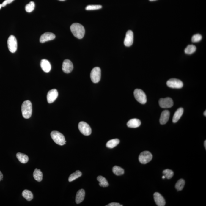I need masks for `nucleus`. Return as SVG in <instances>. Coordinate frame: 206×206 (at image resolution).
<instances>
[{
  "label": "nucleus",
  "mask_w": 206,
  "mask_h": 206,
  "mask_svg": "<svg viewBox=\"0 0 206 206\" xmlns=\"http://www.w3.org/2000/svg\"><path fill=\"white\" fill-rule=\"evenodd\" d=\"M141 125L140 120L136 118H133L130 119L128 122L127 125L128 127L130 128H136L139 127Z\"/></svg>",
  "instance_id": "nucleus-19"
},
{
  "label": "nucleus",
  "mask_w": 206,
  "mask_h": 206,
  "mask_svg": "<svg viewBox=\"0 0 206 206\" xmlns=\"http://www.w3.org/2000/svg\"><path fill=\"white\" fill-rule=\"evenodd\" d=\"M153 197H154L155 202L157 205L165 206L166 202L165 199L160 193L158 192H155L153 194Z\"/></svg>",
  "instance_id": "nucleus-15"
},
{
  "label": "nucleus",
  "mask_w": 206,
  "mask_h": 206,
  "mask_svg": "<svg viewBox=\"0 0 206 206\" xmlns=\"http://www.w3.org/2000/svg\"><path fill=\"white\" fill-rule=\"evenodd\" d=\"M59 1H65V0H59Z\"/></svg>",
  "instance_id": "nucleus-42"
},
{
  "label": "nucleus",
  "mask_w": 206,
  "mask_h": 206,
  "mask_svg": "<svg viewBox=\"0 0 206 206\" xmlns=\"http://www.w3.org/2000/svg\"><path fill=\"white\" fill-rule=\"evenodd\" d=\"M17 158L19 161L22 163L25 164L28 162L29 158L26 155L21 153H18L17 154Z\"/></svg>",
  "instance_id": "nucleus-22"
},
{
  "label": "nucleus",
  "mask_w": 206,
  "mask_h": 206,
  "mask_svg": "<svg viewBox=\"0 0 206 206\" xmlns=\"http://www.w3.org/2000/svg\"><path fill=\"white\" fill-rule=\"evenodd\" d=\"M107 206H122L123 205H121L119 204V203H111L110 204H108V205H106Z\"/></svg>",
  "instance_id": "nucleus-35"
},
{
  "label": "nucleus",
  "mask_w": 206,
  "mask_h": 206,
  "mask_svg": "<svg viewBox=\"0 0 206 206\" xmlns=\"http://www.w3.org/2000/svg\"><path fill=\"white\" fill-rule=\"evenodd\" d=\"M153 156L151 153L149 151H144L140 154L139 157V160L140 162L142 164H146L152 159Z\"/></svg>",
  "instance_id": "nucleus-6"
},
{
  "label": "nucleus",
  "mask_w": 206,
  "mask_h": 206,
  "mask_svg": "<svg viewBox=\"0 0 206 206\" xmlns=\"http://www.w3.org/2000/svg\"><path fill=\"white\" fill-rule=\"evenodd\" d=\"M170 116V112L167 110H164L161 113L160 122L161 125H165L168 122Z\"/></svg>",
  "instance_id": "nucleus-16"
},
{
  "label": "nucleus",
  "mask_w": 206,
  "mask_h": 206,
  "mask_svg": "<svg viewBox=\"0 0 206 206\" xmlns=\"http://www.w3.org/2000/svg\"><path fill=\"white\" fill-rule=\"evenodd\" d=\"M70 30L73 34L78 39H81L84 37L85 29L84 26L79 23H74L70 26Z\"/></svg>",
  "instance_id": "nucleus-1"
},
{
  "label": "nucleus",
  "mask_w": 206,
  "mask_h": 206,
  "mask_svg": "<svg viewBox=\"0 0 206 206\" xmlns=\"http://www.w3.org/2000/svg\"><path fill=\"white\" fill-rule=\"evenodd\" d=\"M184 112V109L182 108H180L176 110L174 114L173 118V122L174 123L177 122L181 118Z\"/></svg>",
  "instance_id": "nucleus-20"
},
{
  "label": "nucleus",
  "mask_w": 206,
  "mask_h": 206,
  "mask_svg": "<svg viewBox=\"0 0 206 206\" xmlns=\"http://www.w3.org/2000/svg\"><path fill=\"white\" fill-rule=\"evenodd\" d=\"M204 146L205 147V149H206V140L205 141H204Z\"/></svg>",
  "instance_id": "nucleus-37"
},
{
  "label": "nucleus",
  "mask_w": 206,
  "mask_h": 206,
  "mask_svg": "<svg viewBox=\"0 0 206 206\" xmlns=\"http://www.w3.org/2000/svg\"><path fill=\"white\" fill-rule=\"evenodd\" d=\"M204 115L205 116V117L206 116V111H204Z\"/></svg>",
  "instance_id": "nucleus-38"
},
{
  "label": "nucleus",
  "mask_w": 206,
  "mask_h": 206,
  "mask_svg": "<svg viewBox=\"0 0 206 206\" xmlns=\"http://www.w3.org/2000/svg\"><path fill=\"white\" fill-rule=\"evenodd\" d=\"M134 97L141 104H144L147 101L146 94L142 90L136 89L134 92Z\"/></svg>",
  "instance_id": "nucleus-4"
},
{
  "label": "nucleus",
  "mask_w": 206,
  "mask_h": 206,
  "mask_svg": "<svg viewBox=\"0 0 206 206\" xmlns=\"http://www.w3.org/2000/svg\"><path fill=\"white\" fill-rule=\"evenodd\" d=\"M196 51V47L194 45H189L185 48L184 52L187 54H192Z\"/></svg>",
  "instance_id": "nucleus-28"
},
{
  "label": "nucleus",
  "mask_w": 206,
  "mask_h": 206,
  "mask_svg": "<svg viewBox=\"0 0 206 206\" xmlns=\"http://www.w3.org/2000/svg\"><path fill=\"white\" fill-rule=\"evenodd\" d=\"M41 67L43 70L46 73L49 72L51 71V66L50 63L46 59H43L41 62Z\"/></svg>",
  "instance_id": "nucleus-18"
},
{
  "label": "nucleus",
  "mask_w": 206,
  "mask_h": 206,
  "mask_svg": "<svg viewBox=\"0 0 206 206\" xmlns=\"http://www.w3.org/2000/svg\"><path fill=\"white\" fill-rule=\"evenodd\" d=\"M163 174L165 176V178L168 179H170L173 177L174 172L173 171L169 169H166L163 171Z\"/></svg>",
  "instance_id": "nucleus-30"
},
{
  "label": "nucleus",
  "mask_w": 206,
  "mask_h": 206,
  "mask_svg": "<svg viewBox=\"0 0 206 206\" xmlns=\"http://www.w3.org/2000/svg\"><path fill=\"white\" fill-rule=\"evenodd\" d=\"M120 141L118 139H115L110 140L106 144V147L110 149H112L119 143Z\"/></svg>",
  "instance_id": "nucleus-23"
},
{
  "label": "nucleus",
  "mask_w": 206,
  "mask_h": 206,
  "mask_svg": "<svg viewBox=\"0 0 206 206\" xmlns=\"http://www.w3.org/2000/svg\"><path fill=\"white\" fill-rule=\"evenodd\" d=\"M82 174L81 172L80 171H76L75 173L71 174L70 176L68 178V181L70 182L76 180V179L81 177L82 176Z\"/></svg>",
  "instance_id": "nucleus-26"
},
{
  "label": "nucleus",
  "mask_w": 206,
  "mask_h": 206,
  "mask_svg": "<svg viewBox=\"0 0 206 206\" xmlns=\"http://www.w3.org/2000/svg\"><path fill=\"white\" fill-rule=\"evenodd\" d=\"M14 0H5L4 2L2 4V7H4L8 4H10L11 3L13 2Z\"/></svg>",
  "instance_id": "nucleus-34"
},
{
  "label": "nucleus",
  "mask_w": 206,
  "mask_h": 206,
  "mask_svg": "<svg viewBox=\"0 0 206 206\" xmlns=\"http://www.w3.org/2000/svg\"><path fill=\"white\" fill-rule=\"evenodd\" d=\"M22 195L24 198L26 199L27 201H31L33 199V194L30 191L28 190H25L22 192Z\"/></svg>",
  "instance_id": "nucleus-24"
},
{
  "label": "nucleus",
  "mask_w": 206,
  "mask_h": 206,
  "mask_svg": "<svg viewBox=\"0 0 206 206\" xmlns=\"http://www.w3.org/2000/svg\"><path fill=\"white\" fill-rule=\"evenodd\" d=\"M167 85L170 88L180 89L183 87V83L181 81L176 78H172L168 80L166 83Z\"/></svg>",
  "instance_id": "nucleus-9"
},
{
  "label": "nucleus",
  "mask_w": 206,
  "mask_h": 206,
  "mask_svg": "<svg viewBox=\"0 0 206 206\" xmlns=\"http://www.w3.org/2000/svg\"><path fill=\"white\" fill-rule=\"evenodd\" d=\"M3 177V176L2 173H1V172L0 171V181H1V180H2Z\"/></svg>",
  "instance_id": "nucleus-36"
},
{
  "label": "nucleus",
  "mask_w": 206,
  "mask_h": 206,
  "mask_svg": "<svg viewBox=\"0 0 206 206\" xmlns=\"http://www.w3.org/2000/svg\"><path fill=\"white\" fill-rule=\"evenodd\" d=\"M8 48L12 53H15L17 49V42L15 36L11 35L7 40Z\"/></svg>",
  "instance_id": "nucleus-5"
},
{
  "label": "nucleus",
  "mask_w": 206,
  "mask_h": 206,
  "mask_svg": "<svg viewBox=\"0 0 206 206\" xmlns=\"http://www.w3.org/2000/svg\"><path fill=\"white\" fill-rule=\"evenodd\" d=\"M102 6L101 5H89L86 8V10H98L101 9Z\"/></svg>",
  "instance_id": "nucleus-32"
},
{
  "label": "nucleus",
  "mask_w": 206,
  "mask_h": 206,
  "mask_svg": "<svg viewBox=\"0 0 206 206\" xmlns=\"http://www.w3.org/2000/svg\"><path fill=\"white\" fill-rule=\"evenodd\" d=\"M185 181L183 179H180L176 183L175 188L177 191L182 190L185 185Z\"/></svg>",
  "instance_id": "nucleus-29"
},
{
  "label": "nucleus",
  "mask_w": 206,
  "mask_h": 206,
  "mask_svg": "<svg viewBox=\"0 0 206 206\" xmlns=\"http://www.w3.org/2000/svg\"><path fill=\"white\" fill-rule=\"evenodd\" d=\"M160 107L164 108H170L173 106V100L170 98H161L159 101Z\"/></svg>",
  "instance_id": "nucleus-10"
},
{
  "label": "nucleus",
  "mask_w": 206,
  "mask_h": 206,
  "mask_svg": "<svg viewBox=\"0 0 206 206\" xmlns=\"http://www.w3.org/2000/svg\"><path fill=\"white\" fill-rule=\"evenodd\" d=\"M162 177V178H163V179H165V176H164V175L163 176V177Z\"/></svg>",
  "instance_id": "nucleus-40"
},
{
  "label": "nucleus",
  "mask_w": 206,
  "mask_h": 206,
  "mask_svg": "<svg viewBox=\"0 0 206 206\" xmlns=\"http://www.w3.org/2000/svg\"><path fill=\"white\" fill-rule=\"evenodd\" d=\"M134 41V34L132 31H128L126 33L124 40V44L126 47H130L132 45Z\"/></svg>",
  "instance_id": "nucleus-11"
},
{
  "label": "nucleus",
  "mask_w": 206,
  "mask_h": 206,
  "mask_svg": "<svg viewBox=\"0 0 206 206\" xmlns=\"http://www.w3.org/2000/svg\"><path fill=\"white\" fill-rule=\"evenodd\" d=\"M35 8L34 3L32 1L26 5L25 10L27 12L30 13L34 10Z\"/></svg>",
  "instance_id": "nucleus-31"
},
{
  "label": "nucleus",
  "mask_w": 206,
  "mask_h": 206,
  "mask_svg": "<svg viewBox=\"0 0 206 206\" xmlns=\"http://www.w3.org/2000/svg\"><path fill=\"white\" fill-rule=\"evenodd\" d=\"M55 37L56 36L54 34L50 32H46L41 36L40 40V42L43 43L46 42L54 40Z\"/></svg>",
  "instance_id": "nucleus-14"
},
{
  "label": "nucleus",
  "mask_w": 206,
  "mask_h": 206,
  "mask_svg": "<svg viewBox=\"0 0 206 206\" xmlns=\"http://www.w3.org/2000/svg\"><path fill=\"white\" fill-rule=\"evenodd\" d=\"M202 39V36L201 35L197 34L194 35L192 36V41L193 43H197L201 41Z\"/></svg>",
  "instance_id": "nucleus-33"
},
{
  "label": "nucleus",
  "mask_w": 206,
  "mask_h": 206,
  "mask_svg": "<svg viewBox=\"0 0 206 206\" xmlns=\"http://www.w3.org/2000/svg\"><path fill=\"white\" fill-rule=\"evenodd\" d=\"M51 136L54 142L57 144L60 145L65 144L66 141L64 136L62 133L57 131H53L51 133Z\"/></svg>",
  "instance_id": "nucleus-3"
},
{
  "label": "nucleus",
  "mask_w": 206,
  "mask_h": 206,
  "mask_svg": "<svg viewBox=\"0 0 206 206\" xmlns=\"http://www.w3.org/2000/svg\"><path fill=\"white\" fill-rule=\"evenodd\" d=\"M91 78L94 83H98L100 80L101 69L99 67H95L91 71L90 74Z\"/></svg>",
  "instance_id": "nucleus-7"
},
{
  "label": "nucleus",
  "mask_w": 206,
  "mask_h": 206,
  "mask_svg": "<svg viewBox=\"0 0 206 206\" xmlns=\"http://www.w3.org/2000/svg\"><path fill=\"white\" fill-rule=\"evenodd\" d=\"M62 70L66 73H69L71 72L73 69V65L70 60L66 59L63 62Z\"/></svg>",
  "instance_id": "nucleus-12"
},
{
  "label": "nucleus",
  "mask_w": 206,
  "mask_h": 206,
  "mask_svg": "<svg viewBox=\"0 0 206 206\" xmlns=\"http://www.w3.org/2000/svg\"><path fill=\"white\" fill-rule=\"evenodd\" d=\"M2 7V4H0V9H1V8Z\"/></svg>",
  "instance_id": "nucleus-39"
},
{
  "label": "nucleus",
  "mask_w": 206,
  "mask_h": 206,
  "mask_svg": "<svg viewBox=\"0 0 206 206\" xmlns=\"http://www.w3.org/2000/svg\"><path fill=\"white\" fill-rule=\"evenodd\" d=\"M78 128L80 132L83 135L87 136L91 134V128L87 122H79L78 124Z\"/></svg>",
  "instance_id": "nucleus-8"
},
{
  "label": "nucleus",
  "mask_w": 206,
  "mask_h": 206,
  "mask_svg": "<svg viewBox=\"0 0 206 206\" xmlns=\"http://www.w3.org/2000/svg\"><path fill=\"white\" fill-rule=\"evenodd\" d=\"M21 109L23 117L25 119H28L32 116V106L30 101L26 100L23 102Z\"/></svg>",
  "instance_id": "nucleus-2"
},
{
  "label": "nucleus",
  "mask_w": 206,
  "mask_h": 206,
  "mask_svg": "<svg viewBox=\"0 0 206 206\" xmlns=\"http://www.w3.org/2000/svg\"><path fill=\"white\" fill-rule=\"evenodd\" d=\"M150 1H157V0H149Z\"/></svg>",
  "instance_id": "nucleus-41"
},
{
  "label": "nucleus",
  "mask_w": 206,
  "mask_h": 206,
  "mask_svg": "<svg viewBox=\"0 0 206 206\" xmlns=\"http://www.w3.org/2000/svg\"><path fill=\"white\" fill-rule=\"evenodd\" d=\"M85 196V192L83 189L79 190L77 192L75 201L77 204H80L84 200Z\"/></svg>",
  "instance_id": "nucleus-17"
},
{
  "label": "nucleus",
  "mask_w": 206,
  "mask_h": 206,
  "mask_svg": "<svg viewBox=\"0 0 206 206\" xmlns=\"http://www.w3.org/2000/svg\"><path fill=\"white\" fill-rule=\"evenodd\" d=\"M34 178L37 181L40 182L43 180V174L40 169L36 168L33 173Z\"/></svg>",
  "instance_id": "nucleus-21"
},
{
  "label": "nucleus",
  "mask_w": 206,
  "mask_h": 206,
  "mask_svg": "<svg viewBox=\"0 0 206 206\" xmlns=\"http://www.w3.org/2000/svg\"><path fill=\"white\" fill-rule=\"evenodd\" d=\"M113 172L114 174L117 176H121L123 174L125 173L124 170L122 168L119 166H115L113 167L112 169Z\"/></svg>",
  "instance_id": "nucleus-27"
},
{
  "label": "nucleus",
  "mask_w": 206,
  "mask_h": 206,
  "mask_svg": "<svg viewBox=\"0 0 206 206\" xmlns=\"http://www.w3.org/2000/svg\"><path fill=\"white\" fill-rule=\"evenodd\" d=\"M58 96V92L56 89H53L48 91L47 99L48 103H51L54 102Z\"/></svg>",
  "instance_id": "nucleus-13"
},
{
  "label": "nucleus",
  "mask_w": 206,
  "mask_h": 206,
  "mask_svg": "<svg viewBox=\"0 0 206 206\" xmlns=\"http://www.w3.org/2000/svg\"><path fill=\"white\" fill-rule=\"evenodd\" d=\"M97 180L99 182V185L102 187H107L109 185L108 182L104 177L101 176H98L97 177Z\"/></svg>",
  "instance_id": "nucleus-25"
}]
</instances>
